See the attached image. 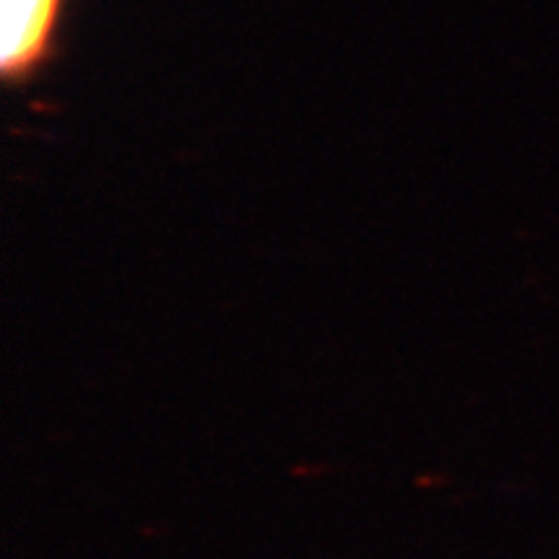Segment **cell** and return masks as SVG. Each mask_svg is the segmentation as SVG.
<instances>
[{
  "label": "cell",
  "mask_w": 559,
  "mask_h": 559,
  "mask_svg": "<svg viewBox=\"0 0 559 559\" xmlns=\"http://www.w3.org/2000/svg\"><path fill=\"white\" fill-rule=\"evenodd\" d=\"M62 0H3V52L9 81L26 79L50 50Z\"/></svg>",
  "instance_id": "1"
}]
</instances>
